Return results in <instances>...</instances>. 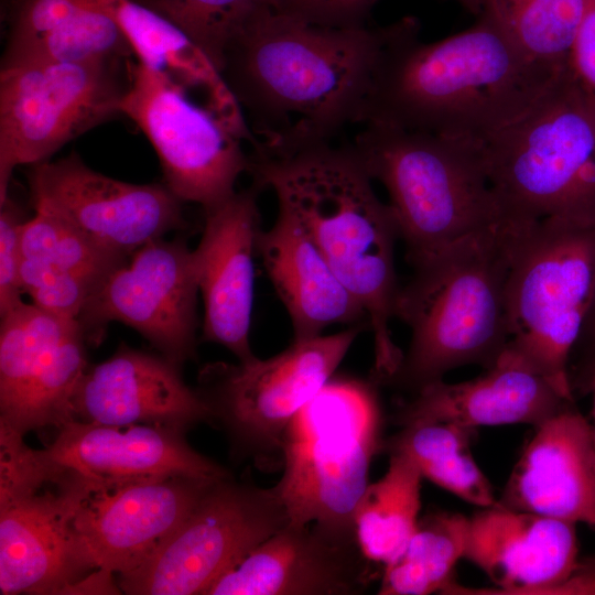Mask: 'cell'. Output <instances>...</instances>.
<instances>
[{
	"label": "cell",
	"instance_id": "obj_1",
	"mask_svg": "<svg viewBox=\"0 0 595 595\" xmlns=\"http://www.w3.org/2000/svg\"><path fill=\"white\" fill-rule=\"evenodd\" d=\"M387 32L257 6L231 39L220 71L250 122L253 151L289 154L364 123Z\"/></svg>",
	"mask_w": 595,
	"mask_h": 595
},
{
	"label": "cell",
	"instance_id": "obj_2",
	"mask_svg": "<svg viewBox=\"0 0 595 595\" xmlns=\"http://www.w3.org/2000/svg\"><path fill=\"white\" fill-rule=\"evenodd\" d=\"M419 23L388 26L364 125L483 141L529 112L569 74L528 56L491 19L424 43Z\"/></svg>",
	"mask_w": 595,
	"mask_h": 595
},
{
	"label": "cell",
	"instance_id": "obj_3",
	"mask_svg": "<svg viewBox=\"0 0 595 595\" xmlns=\"http://www.w3.org/2000/svg\"><path fill=\"white\" fill-rule=\"evenodd\" d=\"M255 187L270 188L278 209L309 234L338 279L366 312L374 339L370 378L389 382L403 357L390 331L400 285L394 263V216L348 144L333 142L289 154L250 155Z\"/></svg>",
	"mask_w": 595,
	"mask_h": 595
},
{
	"label": "cell",
	"instance_id": "obj_4",
	"mask_svg": "<svg viewBox=\"0 0 595 595\" xmlns=\"http://www.w3.org/2000/svg\"><path fill=\"white\" fill-rule=\"evenodd\" d=\"M413 268L411 280L400 286L394 312L411 337L387 385L410 396L453 369H488L506 349V227L470 234Z\"/></svg>",
	"mask_w": 595,
	"mask_h": 595
},
{
	"label": "cell",
	"instance_id": "obj_5",
	"mask_svg": "<svg viewBox=\"0 0 595 595\" xmlns=\"http://www.w3.org/2000/svg\"><path fill=\"white\" fill-rule=\"evenodd\" d=\"M349 145L386 188L412 266L501 225L480 141L368 122Z\"/></svg>",
	"mask_w": 595,
	"mask_h": 595
},
{
	"label": "cell",
	"instance_id": "obj_6",
	"mask_svg": "<svg viewBox=\"0 0 595 595\" xmlns=\"http://www.w3.org/2000/svg\"><path fill=\"white\" fill-rule=\"evenodd\" d=\"M504 226L506 348L573 402L569 364L595 294V224L549 217Z\"/></svg>",
	"mask_w": 595,
	"mask_h": 595
},
{
	"label": "cell",
	"instance_id": "obj_7",
	"mask_svg": "<svg viewBox=\"0 0 595 595\" xmlns=\"http://www.w3.org/2000/svg\"><path fill=\"white\" fill-rule=\"evenodd\" d=\"M480 150L502 225L549 217L595 224V131L572 71Z\"/></svg>",
	"mask_w": 595,
	"mask_h": 595
},
{
	"label": "cell",
	"instance_id": "obj_8",
	"mask_svg": "<svg viewBox=\"0 0 595 595\" xmlns=\"http://www.w3.org/2000/svg\"><path fill=\"white\" fill-rule=\"evenodd\" d=\"M379 387L334 375L288 426L275 486L291 523L355 533L371 462L383 450Z\"/></svg>",
	"mask_w": 595,
	"mask_h": 595
},
{
	"label": "cell",
	"instance_id": "obj_9",
	"mask_svg": "<svg viewBox=\"0 0 595 595\" xmlns=\"http://www.w3.org/2000/svg\"><path fill=\"white\" fill-rule=\"evenodd\" d=\"M364 327L356 324L332 335L293 340L267 359L205 365L196 389L213 423L226 432L232 455L251 459L259 469L282 466L288 426L335 375Z\"/></svg>",
	"mask_w": 595,
	"mask_h": 595
},
{
	"label": "cell",
	"instance_id": "obj_10",
	"mask_svg": "<svg viewBox=\"0 0 595 595\" xmlns=\"http://www.w3.org/2000/svg\"><path fill=\"white\" fill-rule=\"evenodd\" d=\"M90 483L21 447L0 461V593L61 594L90 585L76 558L72 517Z\"/></svg>",
	"mask_w": 595,
	"mask_h": 595
},
{
	"label": "cell",
	"instance_id": "obj_11",
	"mask_svg": "<svg viewBox=\"0 0 595 595\" xmlns=\"http://www.w3.org/2000/svg\"><path fill=\"white\" fill-rule=\"evenodd\" d=\"M131 58L31 63L0 73V202L13 170L120 113Z\"/></svg>",
	"mask_w": 595,
	"mask_h": 595
},
{
	"label": "cell",
	"instance_id": "obj_12",
	"mask_svg": "<svg viewBox=\"0 0 595 595\" xmlns=\"http://www.w3.org/2000/svg\"><path fill=\"white\" fill-rule=\"evenodd\" d=\"M289 522L275 485L261 488L221 478L155 553L118 575V588L127 594L205 595L223 573Z\"/></svg>",
	"mask_w": 595,
	"mask_h": 595
},
{
	"label": "cell",
	"instance_id": "obj_13",
	"mask_svg": "<svg viewBox=\"0 0 595 595\" xmlns=\"http://www.w3.org/2000/svg\"><path fill=\"white\" fill-rule=\"evenodd\" d=\"M120 115L131 119L155 150L164 184L182 202L203 209L236 193L249 171L244 140L216 111L193 102L186 90L130 61Z\"/></svg>",
	"mask_w": 595,
	"mask_h": 595
},
{
	"label": "cell",
	"instance_id": "obj_14",
	"mask_svg": "<svg viewBox=\"0 0 595 595\" xmlns=\"http://www.w3.org/2000/svg\"><path fill=\"white\" fill-rule=\"evenodd\" d=\"M197 293L193 249L182 238H160L110 271L77 321L90 345L101 342L109 323L126 324L181 367L196 354Z\"/></svg>",
	"mask_w": 595,
	"mask_h": 595
},
{
	"label": "cell",
	"instance_id": "obj_15",
	"mask_svg": "<svg viewBox=\"0 0 595 595\" xmlns=\"http://www.w3.org/2000/svg\"><path fill=\"white\" fill-rule=\"evenodd\" d=\"M31 166L28 181L34 208L67 220L119 257L127 259L144 245L185 228L183 202L164 183L109 177L75 152Z\"/></svg>",
	"mask_w": 595,
	"mask_h": 595
},
{
	"label": "cell",
	"instance_id": "obj_16",
	"mask_svg": "<svg viewBox=\"0 0 595 595\" xmlns=\"http://www.w3.org/2000/svg\"><path fill=\"white\" fill-rule=\"evenodd\" d=\"M219 479L178 475L107 487L90 483L72 517L83 572L121 575L138 567Z\"/></svg>",
	"mask_w": 595,
	"mask_h": 595
},
{
	"label": "cell",
	"instance_id": "obj_17",
	"mask_svg": "<svg viewBox=\"0 0 595 595\" xmlns=\"http://www.w3.org/2000/svg\"><path fill=\"white\" fill-rule=\"evenodd\" d=\"M574 522L513 510L498 501L468 517L464 558L494 583L468 588L454 581L443 594H565L580 569Z\"/></svg>",
	"mask_w": 595,
	"mask_h": 595
},
{
	"label": "cell",
	"instance_id": "obj_18",
	"mask_svg": "<svg viewBox=\"0 0 595 595\" xmlns=\"http://www.w3.org/2000/svg\"><path fill=\"white\" fill-rule=\"evenodd\" d=\"M371 562L355 533L289 522L223 573L205 595H358Z\"/></svg>",
	"mask_w": 595,
	"mask_h": 595
},
{
	"label": "cell",
	"instance_id": "obj_19",
	"mask_svg": "<svg viewBox=\"0 0 595 595\" xmlns=\"http://www.w3.org/2000/svg\"><path fill=\"white\" fill-rule=\"evenodd\" d=\"M257 187L234 193L204 209V229L193 249L204 304L203 339L226 347L239 361L253 355L250 325L260 232Z\"/></svg>",
	"mask_w": 595,
	"mask_h": 595
},
{
	"label": "cell",
	"instance_id": "obj_20",
	"mask_svg": "<svg viewBox=\"0 0 595 595\" xmlns=\"http://www.w3.org/2000/svg\"><path fill=\"white\" fill-rule=\"evenodd\" d=\"M165 357L125 344L105 361L88 366L72 399L73 420L105 424H152L186 431L213 423L197 389Z\"/></svg>",
	"mask_w": 595,
	"mask_h": 595
},
{
	"label": "cell",
	"instance_id": "obj_21",
	"mask_svg": "<svg viewBox=\"0 0 595 595\" xmlns=\"http://www.w3.org/2000/svg\"><path fill=\"white\" fill-rule=\"evenodd\" d=\"M184 431L152 424L105 425L69 421L43 452L95 486L192 476L224 478L226 468L196 452Z\"/></svg>",
	"mask_w": 595,
	"mask_h": 595
},
{
	"label": "cell",
	"instance_id": "obj_22",
	"mask_svg": "<svg viewBox=\"0 0 595 595\" xmlns=\"http://www.w3.org/2000/svg\"><path fill=\"white\" fill-rule=\"evenodd\" d=\"M533 428L498 502L513 510L595 526L593 425L569 407Z\"/></svg>",
	"mask_w": 595,
	"mask_h": 595
},
{
	"label": "cell",
	"instance_id": "obj_23",
	"mask_svg": "<svg viewBox=\"0 0 595 595\" xmlns=\"http://www.w3.org/2000/svg\"><path fill=\"white\" fill-rule=\"evenodd\" d=\"M541 376L506 348L496 363L467 381L439 380L402 402L393 422H451L468 428L540 424L572 407Z\"/></svg>",
	"mask_w": 595,
	"mask_h": 595
},
{
	"label": "cell",
	"instance_id": "obj_24",
	"mask_svg": "<svg viewBox=\"0 0 595 595\" xmlns=\"http://www.w3.org/2000/svg\"><path fill=\"white\" fill-rule=\"evenodd\" d=\"M266 272L290 317L293 340L320 335L334 324H366L365 310L338 279L303 227L288 213L257 241Z\"/></svg>",
	"mask_w": 595,
	"mask_h": 595
},
{
	"label": "cell",
	"instance_id": "obj_25",
	"mask_svg": "<svg viewBox=\"0 0 595 595\" xmlns=\"http://www.w3.org/2000/svg\"><path fill=\"white\" fill-rule=\"evenodd\" d=\"M132 55L123 32L99 0H10L1 68Z\"/></svg>",
	"mask_w": 595,
	"mask_h": 595
},
{
	"label": "cell",
	"instance_id": "obj_26",
	"mask_svg": "<svg viewBox=\"0 0 595 595\" xmlns=\"http://www.w3.org/2000/svg\"><path fill=\"white\" fill-rule=\"evenodd\" d=\"M99 1L123 32L137 61L186 91L204 90L208 107L244 140L255 141L221 74L182 30L138 0Z\"/></svg>",
	"mask_w": 595,
	"mask_h": 595
},
{
	"label": "cell",
	"instance_id": "obj_27",
	"mask_svg": "<svg viewBox=\"0 0 595 595\" xmlns=\"http://www.w3.org/2000/svg\"><path fill=\"white\" fill-rule=\"evenodd\" d=\"M388 454L387 472L368 485L354 518L363 554L382 570L398 559L418 527L423 479L407 455Z\"/></svg>",
	"mask_w": 595,
	"mask_h": 595
},
{
	"label": "cell",
	"instance_id": "obj_28",
	"mask_svg": "<svg viewBox=\"0 0 595 595\" xmlns=\"http://www.w3.org/2000/svg\"><path fill=\"white\" fill-rule=\"evenodd\" d=\"M475 430L451 422H413L387 439L383 450L407 455L423 478L464 501L488 507L498 500L470 452Z\"/></svg>",
	"mask_w": 595,
	"mask_h": 595
},
{
	"label": "cell",
	"instance_id": "obj_29",
	"mask_svg": "<svg viewBox=\"0 0 595 595\" xmlns=\"http://www.w3.org/2000/svg\"><path fill=\"white\" fill-rule=\"evenodd\" d=\"M79 325L22 303L1 316L0 421L14 426L30 387L56 344Z\"/></svg>",
	"mask_w": 595,
	"mask_h": 595
},
{
	"label": "cell",
	"instance_id": "obj_30",
	"mask_svg": "<svg viewBox=\"0 0 595 595\" xmlns=\"http://www.w3.org/2000/svg\"><path fill=\"white\" fill-rule=\"evenodd\" d=\"M467 533L468 518L461 513L440 511L420 518L401 554L382 570L378 594L442 593L464 558Z\"/></svg>",
	"mask_w": 595,
	"mask_h": 595
},
{
	"label": "cell",
	"instance_id": "obj_31",
	"mask_svg": "<svg viewBox=\"0 0 595 595\" xmlns=\"http://www.w3.org/2000/svg\"><path fill=\"white\" fill-rule=\"evenodd\" d=\"M583 7L584 0H485L480 14L491 19L532 60L571 68Z\"/></svg>",
	"mask_w": 595,
	"mask_h": 595
},
{
	"label": "cell",
	"instance_id": "obj_32",
	"mask_svg": "<svg viewBox=\"0 0 595 595\" xmlns=\"http://www.w3.org/2000/svg\"><path fill=\"white\" fill-rule=\"evenodd\" d=\"M21 250L23 258L76 273L95 285L128 259L104 249L67 220L43 209H35V215L24 221Z\"/></svg>",
	"mask_w": 595,
	"mask_h": 595
},
{
	"label": "cell",
	"instance_id": "obj_33",
	"mask_svg": "<svg viewBox=\"0 0 595 595\" xmlns=\"http://www.w3.org/2000/svg\"><path fill=\"white\" fill-rule=\"evenodd\" d=\"M182 30L220 73L225 52L256 0H138Z\"/></svg>",
	"mask_w": 595,
	"mask_h": 595
},
{
	"label": "cell",
	"instance_id": "obj_34",
	"mask_svg": "<svg viewBox=\"0 0 595 595\" xmlns=\"http://www.w3.org/2000/svg\"><path fill=\"white\" fill-rule=\"evenodd\" d=\"M20 281L32 304L55 316L77 321L95 284L54 266L22 257Z\"/></svg>",
	"mask_w": 595,
	"mask_h": 595
},
{
	"label": "cell",
	"instance_id": "obj_35",
	"mask_svg": "<svg viewBox=\"0 0 595 595\" xmlns=\"http://www.w3.org/2000/svg\"><path fill=\"white\" fill-rule=\"evenodd\" d=\"M26 219L8 195L0 202V315L3 316L22 301L20 270L22 262L21 231Z\"/></svg>",
	"mask_w": 595,
	"mask_h": 595
},
{
	"label": "cell",
	"instance_id": "obj_36",
	"mask_svg": "<svg viewBox=\"0 0 595 595\" xmlns=\"http://www.w3.org/2000/svg\"><path fill=\"white\" fill-rule=\"evenodd\" d=\"M378 0H283L274 11L293 14L314 23L361 26Z\"/></svg>",
	"mask_w": 595,
	"mask_h": 595
},
{
	"label": "cell",
	"instance_id": "obj_37",
	"mask_svg": "<svg viewBox=\"0 0 595 595\" xmlns=\"http://www.w3.org/2000/svg\"><path fill=\"white\" fill-rule=\"evenodd\" d=\"M570 63L580 85L595 94V0H584Z\"/></svg>",
	"mask_w": 595,
	"mask_h": 595
},
{
	"label": "cell",
	"instance_id": "obj_38",
	"mask_svg": "<svg viewBox=\"0 0 595 595\" xmlns=\"http://www.w3.org/2000/svg\"><path fill=\"white\" fill-rule=\"evenodd\" d=\"M580 348H585L587 351H589L593 355V359H592V372H593V368L595 365V294H594V299L589 307V311L584 321L580 337L572 353H574L575 350Z\"/></svg>",
	"mask_w": 595,
	"mask_h": 595
},
{
	"label": "cell",
	"instance_id": "obj_39",
	"mask_svg": "<svg viewBox=\"0 0 595 595\" xmlns=\"http://www.w3.org/2000/svg\"><path fill=\"white\" fill-rule=\"evenodd\" d=\"M583 105L595 131V94L585 88H583Z\"/></svg>",
	"mask_w": 595,
	"mask_h": 595
},
{
	"label": "cell",
	"instance_id": "obj_40",
	"mask_svg": "<svg viewBox=\"0 0 595 595\" xmlns=\"http://www.w3.org/2000/svg\"><path fill=\"white\" fill-rule=\"evenodd\" d=\"M466 8L474 13L480 14L484 8L485 0H459Z\"/></svg>",
	"mask_w": 595,
	"mask_h": 595
},
{
	"label": "cell",
	"instance_id": "obj_41",
	"mask_svg": "<svg viewBox=\"0 0 595 595\" xmlns=\"http://www.w3.org/2000/svg\"><path fill=\"white\" fill-rule=\"evenodd\" d=\"M283 0H256L257 6L277 10Z\"/></svg>",
	"mask_w": 595,
	"mask_h": 595
},
{
	"label": "cell",
	"instance_id": "obj_42",
	"mask_svg": "<svg viewBox=\"0 0 595 595\" xmlns=\"http://www.w3.org/2000/svg\"><path fill=\"white\" fill-rule=\"evenodd\" d=\"M591 388H592L593 394H594V410H593L594 425H593V430H594V437H595V365H594L592 377H591Z\"/></svg>",
	"mask_w": 595,
	"mask_h": 595
}]
</instances>
